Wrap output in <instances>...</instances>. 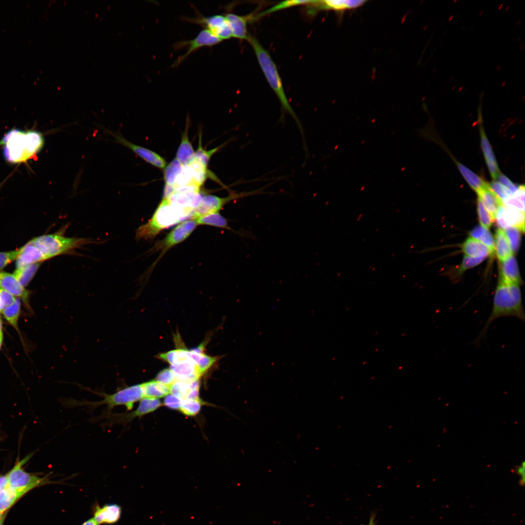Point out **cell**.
Returning <instances> with one entry per match:
<instances>
[{
  "label": "cell",
  "mask_w": 525,
  "mask_h": 525,
  "mask_svg": "<svg viewBox=\"0 0 525 525\" xmlns=\"http://www.w3.org/2000/svg\"><path fill=\"white\" fill-rule=\"evenodd\" d=\"M44 145L43 134L34 130L12 128L0 140L4 158L11 164L26 162L38 153Z\"/></svg>",
  "instance_id": "1"
},
{
  "label": "cell",
  "mask_w": 525,
  "mask_h": 525,
  "mask_svg": "<svg viewBox=\"0 0 525 525\" xmlns=\"http://www.w3.org/2000/svg\"><path fill=\"white\" fill-rule=\"evenodd\" d=\"M525 315L519 285L499 280L494 294L491 312L474 343L478 345L486 337L489 326L496 319L515 317L524 321Z\"/></svg>",
  "instance_id": "2"
},
{
  "label": "cell",
  "mask_w": 525,
  "mask_h": 525,
  "mask_svg": "<svg viewBox=\"0 0 525 525\" xmlns=\"http://www.w3.org/2000/svg\"><path fill=\"white\" fill-rule=\"evenodd\" d=\"M187 211L170 203L167 199H163L151 218L140 226L136 231L137 240H151L162 230L190 217Z\"/></svg>",
  "instance_id": "3"
},
{
  "label": "cell",
  "mask_w": 525,
  "mask_h": 525,
  "mask_svg": "<svg viewBox=\"0 0 525 525\" xmlns=\"http://www.w3.org/2000/svg\"><path fill=\"white\" fill-rule=\"evenodd\" d=\"M247 41L252 47L261 68L270 86L279 99L283 110L293 117L302 133L300 121L289 104L276 66L269 52L260 42L252 35H249Z\"/></svg>",
  "instance_id": "4"
},
{
  "label": "cell",
  "mask_w": 525,
  "mask_h": 525,
  "mask_svg": "<svg viewBox=\"0 0 525 525\" xmlns=\"http://www.w3.org/2000/svg\"><path fill=\"white\" fill-rule=\"evenodd\" d=\"M88 389L102 397L103 399L97 402L70 400L65 401L64 404L69 407L86 406L92 409L106 405L108 414L109 411L118 406H124L128 410H131L135 402L144 398L141 384L124 387L111 394Z\"/></svg>",
  "instance_id": "5"
},
{
  "label": "cell",
  "mask_w": 525,
  "mask_h": 525,
  "mask_svg": "<svg viewBox=\"0 0 525 525\" xmlns=\"http://www.w3.org/2000/svg\"><path fill=\"white\" fill-rule=\"evenodd\" d=\"M65 229H62L54 234L40 236L30 242L48 259L70 253L76 248L94 242L88 238L65 237L63 232Z\"/></svg>",
  "instance_id": "6"
},
{
  "label": "cell",
  "mask_w": 525,
  "mask_h": 525,
  "mask_svg": "<svg viewBox=\"0 0 525 525\" xmlns=\"http://www.w3.org/2000/svg\"><path fill=\"white\" fill-rule=\"evenodd\" d=\"M29 455L19 461L7 474L8 486L24 494L38 487L58 482L50 480L48 475L41 477L26 472L22 466L31 458Z\"/></svg>",
  "instance_id": "7"
},
{
  "label": "cell",
  "mask_w": 525,
  "mask_h": 525,
  "mask_svg": "<svg viewBox=\"0 0 525 525\" xmlns=\"http://www.w3.org/2000/svg\"><path fill=\"white\" fill-rule=\"evenodd\" d=\"M194 18H183L187 21L202 26L222 41L232 37L231 28L225 15H214L206 17L196 10Z\"/></svg>",
  "instance_id": "8"
},
{
  "label": "cell",
  "mask_w": 525,
  "mask_h": 525,
  "mask_svg": "<svg viewBox=\"0 0 525 525\" xmlns=\"http://www.w3.org/2000/svg\"><path fill=\"white\" fill-rule=\"evenodd\" d=\"M222 41L208 30L203 29L192 39L182 40L175 43L173 47L175 50L186 49V52L178 57L173 63L172 67H176L183 62L192 52L204 47H211Z\"/></svg>",
  "instance_id": "9"
},
{
  "label": "cell",
  "mask_w": 525,
  "mask_h": 525,
  "mask_svg": "<svg viewBox=\"0 0 525 525\" xmlns=\"http://www.w3.org/2000/svg\"><path fill=\"white\" fill-rule=\"evenodd\" d=\"M197 224L194 220L190 219L181 222L173 229L165 238L158 242L153 249L161 250L162 255L169 249L186 239L196 228Z\"/></svg>",
  "instance_id": "10"
},
{
  "label": "cell",
  "mask_w": 525,
  "mask_h": 525,
  "mask_svg": "<svg viewBox=\"0 0 525 525\" xmlns=\"http://www.w3.org/2000/svg\"><path fill=\"white\" fill-rule=\"evenodd\" d=\"M161 405L160 401L158 399L144 398L140 400L137 408L131 412L107 415V424H126L136 418L155 411Z\"/></svg>",
  "instance_id": "11"
},
{
  "label": "cell",
  "mask_w": 525,
  "mask_h": 525,
  "mask_svg": "<svg viewBox=\"0 0 525 525\" xmlns=\"http://www.w3.org/2000/svg\"><path fill=\"white\" fill-rule=\"evenodd\" d=\"M250 192L244 194H234L226 197H220L213 195H206L202 197L199 204L194 209L190 218L195 220L199 217L218 212L227 203L244 196L249 195Z\"/></svg>",
  "instance_id": "12"
},
{
  "label": "cell",
  "mask_w": 525,
  "mask_h": 525,
  "mask_svg": "<svg viewBox=\"0 0 525 525\" xmlns=\"http://www.w3.org/2000/svg\"><path fill=\"white\" fill-rule=\"evenodd\" d=\"M115 140L118 143L128 148L144 160L158 168H164L166 162L157 153L148 149L136 145L125 139L122 136L112 133Z\"/></svg>",
  "instance_id": "13"
},
{
  "label": "cell",
  "mask_w": 525,
  "mask_h": 525,
  "mask_svg": "<svg viewBox=\"0 0 525 525\" xmlns=\"http://www.w3.org/2000/svg\"><path fill=\"white\" fill-rule=\"evenodd\" d=\"M500 228L505 229L510 227L518 228L521 232L525 230V213L506 207L503 204L499 208L495 216Z\"/></svg>",
  "instance_id": "14"
},
{
  "label": "cell",
  "mask_w": 525,
  "mask_h": 525,
  "mask_svg": "<svg viewBox=\"0 0 525 525\" xmlns=\"http://www.w3.org/2000/svg\"><path fill=\"white\" fill-rule=\"evenodd\" d=\"M93 518L98 525L116 523L122 515V507L116 504H107L100 506L98 503L92 508Z\"/></svg>",
  "instance_id": "15"
},
{
  "label": "cell",
  "mask_w": 525,
  "mask_h": 525,
  "mask_svg": "<svg viewBox=\"0 0 525 525\" xmlns=\"http://www.w3.org/2000/svg\"><path fill=\"white\" fill-rule=\"evenodd\" d=\"M170 369L175 376L176 381H196L202 375L191 356L188 359L171 365Z\"/></svg>",
  "instance_id": "16"
},
{
  "label": "cell",
  "mask_w": 525,
  "mask_h": 525,
  "mask_svg": "<svg viewBox=\"0 0 525 525\" xmlns=\"http://www.w3.org/2000/svg\"><path fill=\"white\" fill-rule=\"evenodd\" d=\"M366 2L358 0H313L308 5V11L311 14L322 10L341 11L359 7Z\"/></svg>",
  "instance_id": "17"
},
{
  "label": "cell",
  "mask_w": 525,
  "mask_h": 525,
  "mask_svg": "<svg viewBox=\"0 0 525 525\" xmlns=\"http://www.w3.org/2000/svg\"><path fill=\"white\" fill-rule=\"evenodd\" d=\"M202 197L199 192H175L166 199L172 204L192 215L194 209L199 204Z\"/></svg>",
  "instance_id": "18"
},
{
  "label": "cell",
  "mask_w": 525,
  "mask_h": 525,
  "mask_svg": "<svg viewBox=\"0 0 525 525\" xmlns=\"http://www.w3.org/2000/svg\"><path fill=\"white\" fill-rule=\"evenodd\" d=\"M0 287L14 296L22 299L28 309H31L28 302V292L20 284L14 274L0 272Z\"/></svg>",
  "instance_id": "19"
},
{
  "label": "cell",
  "mask_w": 525,
  "mask_h": 525,
  "mask_svg": "<svg viewBox=\"0 0 525 525\" xmlns=\"http://www.w3.org/2000/svg\"><path fill=\"white\" fill-rule=\"evenodd\" d=\"M19 249L17 258V269L47 260L48 258L30 242Z\"/></svg>",
  "instance_id": "20"
},
{
  "label": "cell",
  "mask_w": 525,
  "mask_h": 525,
  "mask_svg": "<svg viewBox=\"0 0 525 525\" xmlns=\"http://www.w3.org/2000/svg\"><path fill=\"white\" fill-rule=\"evenodd\" d=\"M499 281L519 285L521 277L518 263L513 255L500 262Z\"/></svg>",
  "instance_id": "21"
},
{
  "label": "cell",
  "mask_w": 525,
  "mask_h": 525,
  "mask_svg": "<svg viewBox=\"0 0 525 525\" xmlns=\"http://www.w3.org/2000/svg\"><path fill=\"white\" fill-rule=\"evenodd\" d=\"M225 15L229 22L232 37L240 40H247L249 35L247 30V24L249 20L252 19V16H239L230 12Z\"/></svg>",
  "instance_id": "22"
},
{
  "label": "cell",
  "mask_w": 525,
  "mask_h": 525,
  "mask_svg": "<svg viewBox=\"0 0 525 525\" xmlns=\"http://www.w3.org/2000/svg\"><path fill=\"white\" fill-rule=\"evenodd\" d=\"M477 193L485 208L495 219L496 214L503 205L502 201L490 189L489 184Z\"/></svg>",
  "instance_id": "23"
},
{
  "label": "cell",
  "mask_w": 525,
  "mask_h": 525,
  "mask_svg": "<svg viewBox=\"0 0 525 525\" xmlns=\"http://www.w3.org/2000/svg\"><path fill=\"white\" fill-rule=\"evenodd\" d=\"M462 249L465 255L473 257L486 258L493 254L488 246L470 237L463 243Z\"/></svg>",
  "instance_id": "24"
},
{
  "label": "cell",
  "mask_w": 525,
  "mask_h": 525,
  "mask_svg": "<svg viewBox=\"0 0 525 525\" xmlns=\"http://www.w3.org/2000/svg\"><path fill=\"white\" fill-rule=\"evenodd\" d=\"M194 152L189 139L188 127H187L182 134L181 141L177 149L175 158L183 166H187L194 161Z\"/></svg>",
  "instance_id": "25"
},
{
  "label": "cell",
  "mask_w": 525,
  "mask_h": 525,
  "mask_svg": "<svg viewBox=\"0 0 525 525\" xmlns=\"http://www.w3.org/2000/svg\"><path fill=\"white\" fill-rule=\"evenodd\" d=\"M495 250L496 256L501 262L513 255L509 245L504 230L498 228L495 236Z\"/></svg>",
  "instance_id": "26"
},
{
  "label": "cell",
  "mask_w": 525,
  "mask_h": 525,
  "mask_svg": "<svg viewBox=\"0 0 525 525\" xmlns=\"http://www.w3.org/2000/svg\"><path fill=\"white\" fill-rule=\"evenodd\" d=\"M455 162L464 178L476 193L488 185L483 179L463 164L457 161Z\"/></svg>",
  "instance_id": "27"
},
{
  "label": "cell",
  "mask_w": 525,
  "mask_h": 525,
  "mask_svg": "<svg viewBox=\"0 0 525 525\" xmlns=\"http://www.w3.org/2000/svg\"><path fill=\"white\" fill-rule=\"evenodd\" d=\"M142 384L144 398H161L170 393L169 386L156 381H151Z\"/></svg>",
  "instance_id": "28"
},
{
  "label": "cell",
  "mask_w": 525,
  "mask_h": 525,
  "mask_svg": "<svg viewBox=\"0 0 525 525\" xmlns=\"http://www.w3.org/2000/svg\"><path fill=\"white\" fill-rule=\"evenodd\" d=\"M525 186L519 185L515 192L502 201L507 208L525 213Z\"/></svg>",
  "instance_id": "29"
},
{
  "label": "cell",
  "mask_w": 525,
  "mask_h": 525,
  "mask_svg": "<svg viewBox=\"0 0 525 525\" xmlns=\"http://www.w3.org/2000/svg\"><path fill=\"white\" fill-rule=\"evenodd\" d=\"M20 300L16 298L12 305L4 308L1 312L5 320L17 331L22 340V337L18 326V321L20 312Z\"/></svg>",
  "instance_id": "30"
},
{
  "label": "cell",
  "mask_w": 525,
  "mask_h": 525,
  "mask_svg": "<svg viewBox=\"0 0 525 525\" xmlns=\"http://www.w3.org/2000/svg\"><path fill=\"white\" fill-rule=\"evenodd\" d=\"M199 386L198 380L192 382L176 381L169 386L170 392L182 400L186 399L192 389Z\"/></svg>",
  "instance_id": "31"
},
{
  "label": "cell",
  "mask_w": 525,
  "mask_h": 525,
  "mask_svg": "<svg viewBox=\"0 0 525 525\" xmlns=\"http://www.w3.org/2000/svg\"><path fill=\"white\" fill-rule=\"evenodd\" d=\"M23 495V493L9 486L1 491L0 492V512L2 514H4Z\"/></svg>",
  "instance_id": "32"
},
{
  "label": "cell",
  "mask_w": 525,
  "mask_h": 525,
  "mask_svg": "<svg viewBox=\"0 0 525 525\" xmlns=\"http://www.w3.org/2000/svg\"><path fill=\"white\" fill-rule=\"evenodd\" d=\"M470 237L488 246L493 253L495 251V241L489 229L479 225L470 232Z\"/></svg>",
  "instance_id": "33"
},
{
  "label": "cell",
  "mask_w": 525,
  "mask_h": 525,
  "mask_svg": "<svg viewBox=\"0 0 525 525\" xmlns=\"http://www.w3.org/2000/svg\"><path fill=\"white\" fill-rule=\"evenodd\" d=\"M191 358L196 364L202 374L204 373L217 360L216 357H211L203 353V351L195 349L189 350Z\"/></svg>",
  "instance_id": "34"
},
{
  "label": "cell",
  "mask_w": 525,
  "mask_h": 525,
  "mask_svg": "<svg viewBox=\"0 0 525 525\" xmlns=\"http://www.w3.org/2000/svg\"><path fill=\"white\" fill-rule=\"evenodd\" d=\"M197 225H206L233 231L228 226L227 219L218 212L212 213L194 220Z\"/></svg>",
  "instance_id": "35"
},
{
  "label": "cell",
  "mask_w": 525,
  "mask_h": 525,
  "mask_svg": "<svg viewBox=\"0 0 525 525\" xmlns=\"http://www.w3.org/2000/svg\"><path fill=\"white\" fill-rule=\"evenodd\" d=\"M40 265V262L27 265L22 268L17 269L14 275L20 284L24 287L29 284Z\"/></svg>",
  "instance_id": "36"
},
{
  "label": "cell",
  "mask_w": 525,
  "mask_h": 525,
  "mask_svg": "<svg viewBox=\"0 0 525 525\" xmlns=\"http://www.w3.org/2000/svg\"><path fill=\"white\" fill-rule=\"evenodd\" d=\"M183 167V165L176 158L173 159L164 170V178L165 184L174 185Z\"/></svg>",
  "instance_id": "37"
},
{
  "label": "cell",
  "mask_w": 525,
  "mask_h": 525,
  "mask_svg": "<svg viewBox=\"0 0 525 525\" xmlns=\"http://www.w3.org/2000/svg\"><path fill=\"white\" fill-rule=\"evenodd\" d=\"M187 166L190 171L194 182L200 187L207 178V167L194 160Z\"/></svg>",
  "instance_id": "38"
},
{
  "label": "cell",
  "mask_w": 525,
  "mask_h": 525,
  "mask_svg": "<svg viewBox=\"0 0 525 525\" xmlns=\"http://www.w3.org/2000/svg\"><path fill=\"white\" fill-rule=\"evenodd\" d=\"M313 0H291L283 1L275 5L271 8L265 10L264 11L259 13L257 16V18H261L262 17L266 16L268 14H270L273 12L284 9L287 8L291 7L300 5H308L311 3Z\"/></svg>",
  "instance_id": "39"
},
{
  "label": "cell",
  "mask_w": 525,
  "mask_h": 525,
  "mask_svg": "<svg viewBox=\"0 0 525 525\" xmlns=\"http://www.w3.org/2000/svg\"><path fill=\"white\" fill-rule=\"evenodd\" d=\"M202 402L199 399L197 400H182L180 411L188 416H193L199 413Z\"/></svg>",
  "instance_id": "40"
},
{
  "label": "cell",
  "mask_w": 525,
  "mask_h": 525,
  "mask_svg": "<svg viewBox=\"0 0 525 525\" xmlns=\"http://www.w3.org/2000/svg\"><path fill=\"white\" fill-rule=\"evenodd\" d=\"M199 140L198 148L194 152V160L207 167L210 158L220 147H216L211 150L207 151L203 149L202 146L201 133L199 134Z\"/></svg>",
  "instance_id": "41"
},
{
  "label": "cell",
  "mask_w": 525,
  "mask_h": 525,
  "mask_svg": "<svg viewBox=\"0 0 525 525\" xmlns=\"http://www.w3.org/2000/svg\"><path fill=\"white\" fill-rule=\"evenodd\" d=\"M480 134L481 145L486 162L497 163L492 147L486 137L481 124L480 125Z\"/></svg>",
  "instance_id": "42"
},
{
  "label": "cell",
  "mask_w": 525,
  "mask_h": 525,
  "mask_svg": "<svg viewBox=\"0 0 525 525\" xmlns=\"http://www.w3.org/2000/svg\"><path fill=\"white\" fill-rule=\"evenodd\" d=\"M505 230V235L513 253L517 252L520 246L521 232L514 227H510Z\"/></svg>",
  "instance_id": "43"
},
{
  "label": "cell",
  "mask_w": 525,
  "mask_h": 525,
  "mask_svg": "<svg viewBox=\"0 0 525 525\" xmlns=\"http://www.w3.org/2000/svg\"><path fill=\"white\" fill-rule=\"evenodd\" d=\"M477 213L479 221L481 225L489 228L495 219L485 208L480 200L478 198L477 200Z\"/></svg>",
  "instance_id": "44"
},
{
  "label": "cell",
  "mask_w": 525,
  "mask_h": 525,
  "mask_svg": "<svg viewBox=\"0 0 525 525\" xmlns=\"http://www.w3.org/2000/svg\"><path fill=\"white\" fill-rule=\"evenodd\" d=\"M156 381L167 386L171 385L176 381L173 371L170 368L160 371L156 377Z\"/></svg>",
  "instance_id": "45"
},
{
  "label": "cell",
  "mask_w": 525,
  "mask_h": 525,
  "mask_svg": "<svg viewBox=\"0 0 525 525\" xmlns=\"http://www.w3.org/2000/svg\"><path fill=\"white\" fill-rule=\"evenodd\" d=\"M485 258L480 257H473L464 255L462 263H461L459 272L462 273L465 271L476 266L481 263Z\"/></svg>",
  "instance_id": "46"
},
{
  "label": "cell",
  "mask_w": 525,
  "mask_h": 525,
  "mask_svg": "<svg viewBox=\"0 0 525 525\" xmlns=\"http://www.w3.org/2000/svg\"><path fill=\"white\" fill-rule=\"evenodd\" d=\"M492 192L503 201L508 196L512 194L510 191L501 184L499 182L493 181L489 184Z\"/></svg>",
  "instance_id": "47"
},
{
  "label": "cell",
  "mask_w": 525,
  "mask_h": 525,
  "mask_svg": "<svg viewBox=\"0 0 525 525\" xmlns=\"http://www.w3.org/2000/svg\"><path fill=\"white\" fill-rule=\"evenodd\" d=\"M19 253V249L0 252V269L3 268L12 261L17 259Z\"/></svg>",
  "instance_id": "48"
},
{
  "label": "cell",
  "mask_w": 525,
  "mask_h": 525,
  "mask_svg": "<svg viewBox=\"0 0 525 525\" xmlns=\"http://www.w3.org/2000/svg\"><path fill=\"white\" fill-rule=\"evenodd\" d=\"M182 399L172 395H168L164 400V404L167 407L173 409H179Z\"/></svg>",
  "instance_id": "49"
},
{
  "label": "cell",
  "mask_w": 525,
  "mask_h": 525,
  "mask_svg": "<svg viewBox=\"0 0 525 525\" xmlns=\"http://www.w3.org/2000/svg\"><path fill=\"white\" fill-rule=\"evenodd\" d=\"M499 183L503 186L508 189L512 194L514 193L517 190L519 185L517 186L515 185L508 177L505 175L500 174L497 178Z\"/></svg>",
  "instance_id": "50"
},
{
  "label": "cell",
  "mask_w": 525,
  "mask_h": 525,
  "mask_svg": "<svg viewBox=\"0 0 525 525\" xmlns=\"http://www.w3.org/2000/svg\"><path fill=\"white\" fill-rule=\"evenodd\" d=\"M16 298L10 293L0 287V300L4 307L12 305Z\"/></svg>",
  "instance_id": "51"
},
{
  "label": "cell",
  "mask_w": 525,
  "mask_h": 525,
  "mask_svg": "<svg viewBox=\"0 0 525 525\" xmlns=\"http://www.w3.org/2000/svg\"><path fill=\"white\" fill-rule=\"evenodd\" d=\"M515 472L520 477L519 483L521 486L525 484V462L523 461L519 465L516 467Z\"/></svg>",
  "instance_id": "52"
},
{
  "label": "cell",
  "mask_w": 525,
  "mask_h": 525,
  "mask_svg": "<svg viewBox=\"0 0 525 525\" xmlns=\"http://www.w3.org/2000/svg\"><path fill=\"white\" fill-rule=\"evenodd\" d=\"M8 487L7 474L0 475V492Z\"/></svg>",
  "instance_id": "53"
},
{
  "label": "cell",
  "mask_w": 525,
  "mask_h": 525,
  "mask_svg": "<svg viewBox=\"0 0 525 525\" xmlns=\"http://www.w3.org/2000/svg\"><path fill=\"white\" fill-rule=\"evenodd\" d=\"M377 515V513L375 511H372L370 515L369 522L368 525H376V522L375 518ZM360 525H364L361 524Z\"/></svg>",
  "instance_id": "54"
},
{
  "label": "cell",
  "mask_w": 525,
  "mask_h": 525,
  "mask_svg": "<svg viewBox=\"0 0 525 525\" xmlns=\"http://www.w3.org/2000/svg\"><path fill=\"white\" fill-rule=\"evenodd\" d=\"M81 525H98L93 518L85 521Z\"/></svg>",
  "instance_id": "55"
},
{
  "label": "cell",
  "mask_w": 525,
  "mask_h": 525,
  "mask_svg": "<svg viewBox=\"0 0 525 525\" xmlns=\"http://www.w3.org/2000/svg\"><path fill=\"white\" fill-rule=\"evenodd\" d=\"M10 176H11V175H9L8 176H7L4 179H3L0 183V190L2 188V187L3 186V185L5 184V183L7 181V180L9 179V177Z\"/></svg>",
  "instance_id": "56"
},
{
  "label": "cell",
  "mask_w": 525,
  "mask_h": 525,
  "mask_svg": "<svg viewBox=\"0 0 525 525\" xmlns=\"http://www.w3.org/2000/svg\"><path fill=\"white\" fill-rule=\"evenodd\" d=\"M2 321L0 316V336L3 335V327H2Z\"/></svg>",
  "instance_id": "57"
},
{
  "label": "cell",
  "mask_w": 525,
  "mask_h": 525,
  "mask_svg": "<svg viewBox=\"0 0 525 525\" xmlns=\"http://www.w3.org/2000/svg\"><path fill=\"white\" fill-rule=\"evenodd\" d=\"M6 513H5L4 514V515H3L2 518L0 520V525H3V523H4V519H5V517L6 516Z\"/></svg>",
  "instance_id": "58"
},
{
  "label": "cell",
  "mask_w": 525,
  "mask_h": 525,
  "mask_svg": "<svg viewBox=\"0 0 525 525\" xmlns=\"http://www.w3.org/2000/svg\"><path fill=\"white\" fill-rule=\"evenodd\" d=\"M3 335L0 336V349H1V348L2 347V343H3Z\"/></svg>",
  "instance_id": "59"
},
{
  "label": "cell",
  "mask_w": 525,
  "mask_h": 525,
  "mask_svg": "<svg viewBox=\"0 0 525 525\" xmlns=\"http://www.w3.org/2000/svg\"><path fill=\"white\" fill-rule=\"evenodd\" d=\"M4 308V307L3 304L2 303L1 301L0 300V312L2 311Z\"/></svg>",
  "instance_id": "60"
},
{
  "label": "cell",
  "mask_w": 525,
  "mask_h": 525,
  "mask_svg": "<svg viewBox=\"0 0 525 525\" xmlns=\"http://www.w3.org/2000/svg\"><path fill=\"white\" fill-rule=\"evenodd\" d=\"M3 439H4V435L2 434L1 432L0 431V441H1V440H2Z\"/></svg>",
  "instance_id": "61"
},
{
  "label": "cell",
  "mask_w": 525,
  "mask_h": 525,
  "mask_svg": "<svg viewBox=\"0 0 525 525\" xmlns=\"http://www.w3.org/2000/svg\"><path fill=\"white\" fill-rule=\"evenodd\" d=\"M3 515H4V514H2V513H1L0 512V520H1V519L2 518V516H3Z\"/></svg>",
  "instance_id": "62"
}]
</instances>
